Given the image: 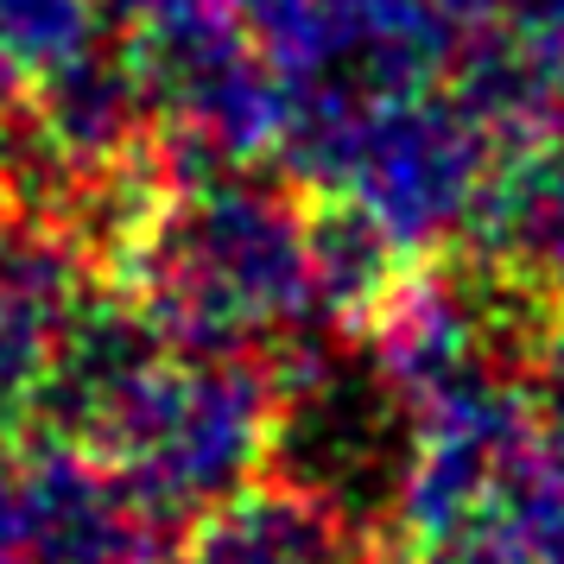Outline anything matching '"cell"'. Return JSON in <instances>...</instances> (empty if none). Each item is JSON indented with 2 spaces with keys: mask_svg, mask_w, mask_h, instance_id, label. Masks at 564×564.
Returning a JSON list of instances; mask_svg holds the SVG:
<instances>
[{
  "mask_svg": "<svg viewBox=\"0 0 564 564\" xmlns=\"http://www.w3.org/2000/svg\"><path fill=\"white\" fill-rule=\"evenodd\" d=\"M172 533L83 437L39 432L0 457V545L20 564H159Z\"/></svg>",
  "mask_w": 564,
  "mask_h": 564,
  "instance_id": "8992f818",
  "label": "cell"
},
{
  "mask_svg": "<svg viewBox=\"0 0 564 564\" xmlns=\"http://www.w3.org/2000/svg\"><path fill=\"white\" fill-rule=\"evenodd\" d=\"M178 564H387V533L285 476H260L184 527Z\"/></svg>",
  "mask_w": 564,
  "mask_h": 564,
  "instance_id": "30bf717a",
  "label": "cell"
},
{
  "mask_svg": "<svg viewBox=\"0 0 564 564\" xmlns=\"http://www.w3.org/2000/svg\"><path fill=\"white\" fill-rule=\"evenodd\" d=\"M102 0H0V102L96 39Z\"/></svg>",
  "mask_w": 564,
  "mask_h": 564,
  "instance_id": "5bb4252c",
  "label": "cell"
},
{
  "mask_svg": "<svg viewBox=\"0 0 564 564\" xmlns=\"http://www.w3.org/2000/svg\"><path fill=\"white\" fill-rule=\"evenodd\" d=\"M254 45L299 96L317 89H412L457 57V20L432 0H235Z\"/></svg>",
  "mask_w": 564,
  "mask_h": 564,
  "instance_id": "52a82bcc",
  "label": "cell"
},
{
  "mask_svg": "<svg viewBox=\"0 0 564 564\" xmlns=\"http://www.w3.org/2000/svg\"><path fill=\"white\" fill-rule=\"evenodd\" d=\"M539 406L552 419V432L564 437V343H552V356H545V381H539Z\"/></svg>",
  "mask_w": 564,
  "mask_h": 564,
  "instance_id": "e0dca14e",
  "label": "cell"
},
{
  "mask_svg": "<svg viewBox=\"0 0 564 564\" xmlns=\"http://www.w3.org/2000/svg\"><path fill=\"white\" fill-rule=\"evenodd\" d=\"M280 159L299 184L361 209L400 248V260H432L476 223L495 140L437 83L317 89L292 108Z\"/></svg>",
  "mask_w": 564,
  "mask_h": 564,
  "instance_id": "7a4b0ae2",
  "label": "cell"
},
{
  "mask_svg": "<svg viewBox=\"0 0 564 564\" xmlns=\"http://www.w3.org/2000/svg\"><path fill=\"white\" fill-rule=\"evenodd\" d=\"M0 564H20V558H13V552H7V545H0Z\"/></svg>",
  "mask_w": 564,
  "mask_h": 564,
  "instance_id": "44dd1931",
  "label": "cell"
},
{
  "mask_svg": "<svg viewBox=\"0 0 564 564\" xmlns=\"http://www.w3.org/2000/svg\"><path fill=\"white\" fill-rule=\"evenodd\" d=\"M280 361L267 349H178L165 343L133 387L83 437L128 476L147 508L191 527L273 469Z\"/></svg>",
  "mask_w": 564,
  "mask_h": 564,
  "instance_id": "3957f363",
  "label": "cell"
},
{
  "mask_svg": "<svg viewBox=\"0 0 564 564\" xmlns=\"http://www.w3.org/2000/svg\"><path fill=\"white\" fill-rule=\"evenodd\" d=\"M552 299H558V305H564V273H558V285H552Z\"/></svg>",
  "mask_w": 564,
  "mask_h": 564,
  "instance_id": "ffe728a7",
  "label": "cell"
},
{
  "mask_svg": "<svg viewBox=\"0 0 564 564\" xmlns=\"http://www.w3.org/2000/svg\"><path fill=\"white\" fill-rule=\"evenodd\" d=\"M140 70L153 89V121L165 133V165L184 178L204 165H248L280 153L299 89L280 64L254 45V32L235 13L184 20V26L140 32Z\"/></svg>",
  "mask_w": 564,
  "mask_h": 564,
  "instance_id": "5b68a950",
  "label": "cell"
},
{
  "mask_svg": "<svg viewBox=\"0 0 564 564\" xmlns=\"http://www.w3.org/2000/svg\"><path fill=\"white\" fill-rule=\"evenodd\" d=\"M128 299L178 349H285L311 324V204L285 178L204 165L159 184L115 248Z\"/></svg>",
  "mask_w": 564,
  "mask_h": 564,
  "instance_id": "6da1fadb",
  "label": "cell"
},
{
  "mask_svg": "<svg viewBox=\"0 0 564 564\" xmlns=\"http://www.w3.org/2000/svg\"><path fill=\"white\" fill-rule=\"evenodd\" d=\"M89 292V248L77 235L0 204V444L39 412L45 368L77 299Z\"/></svg>",
  "mask_w": 564,
  "mask_h": 564,
  "instance_id": "9c48e42d",
  "label": "cell"
},
{
  "mask_svg": "<svg viewBox=\"0 0 564 564\" xmlns=\"http://www.w3.org/2000/svg\"><path fill=\"white\" fill-rule=\"evenodd\" d=\"M513 292L520 285L501 273L476 280L451 267H406L349 343L412 412L482 368H508L520 330L533 324V311Z\"/></svg>",
  "mask_w": 564,
  "mask_h": 564,
  "instance_id": "ba28073f",
  "label": "cell"
},
{
  "mask_svg": "<svg viewBox=\"0 0 564 564\" xmlns=\"http://www.w3.org/2000/svg\"><path fill=\"white\" fill-rule=\"evenodd\" d=\"M545 564H564V488L552 501V513H545Z\"/></svg>",
  "mask_w": 564,
  "mask_h": 564,
  "instance_id": "ac0fdd59",
  "label": "cell"
},
{
  "mask_svg": "<svg viewBox=\"0 0 564 564\" xmlns=\"http://www.w3.org/2000/svg\"><path fill=\"white\" fill-rule=\"evenodd\" d=\"M128 26H184V20H209V13H235V0H108Z\"/></svg>",
  "mask_w": 564,
  "mask_h": 564,
  "instance_id": "9a60e30c",
  "label": "cell"
},
{
  "mask_svg": "<svg viewBox=\"0 0 564 564\" xmlns=\"http://www.w3.org/2000/svg\"><path fill=\"white\" fill-rule=\"evenodd\" d=\"M425 564H432V558H425Z\"/></svg>",
  "mask_w": 564,
  "mask_h": 564,
  "instance_id": "7402d4cb",
  "label": "cell"
},
{
  "mask_svg": "<svg viewBox=\"0 0 564 564\" xmlns=\"http://www.w3.org/2000/svg\"><path fill=\"white\" fill-rule=\"evenodd\" d=\"M451 96L482 121L495 147L564 133V20L501 13L469 26L451 57Z\"/></svg>",
  "mask_w": 564,
  "mask_h": 564,
  "instance_id": "8fae6325",
  "label": "cell"
},
{
  "mask_svg": "<svg viewBox=\"0 0 564 564\" xmlns=\"http://www.w3.org/2000/svg\"><path fill=\"white\" fill-rule=\"evenodd\" d=\"M0 184H7V128H0Z\"/></svg>",
  "mask_w": 564,
  "mask_h": 564,
  "instance_id": "d6986e66",
  "label": "cell"
},
{
  "mask_svg": "<svg viewBox=\"0 0 564 564\" xmlns=\"http://www.w3.org/2000/svg\"><path fill=\"white\" fill-rule=\"evenodd\" d=\"M400 273H406L400 248L361 209L336 197L311 209V317L330 336H356Z\"/></svg>",
  "mask_w": 564,
  "mask_h": 564,
  "instance_id": "4fadbf2b",
  "label": "cell"
},
{
  "mask_svg": "<svg viewBox=\"0 0 564 564\" xmlns=\"http://www.w3.org/2000/svg\"><path fill=\"white\" fill-rule=\"evenodd\" d=\"M437 13H451L457 26H482V20H501V13H558L564 0H432Z\"/></svg>",
  "mask_w": 564,
  "mask_h": 564,
  "instance_id": "2e32d148",
  "label": "cell"
},
{
  "mask_svg": "<svg viewBox=\"0 0 564 564\" xmlns=\"http://www.w3.org/2000/svg\"><path fill=\"white\" fill-rule=\"evenodd\" d=\"M552 482H564V437L539 406V387L513 381L508 368H482L412 406L387 527L419 558H437L482 513Z\"/></svg>",
  "mask_w": 564,
  "mask_h": 564,
  "instance_id": "277c9868",
  "label": "cell"
},
{
  "mask_svg": "<svg viewBox=\"0 0 564 564\" xmlns=\"http://www.w3.org/2000/svg\"><path fill=\"white\" fill-rule=\"evenodd\" d=\"M469 241L482 248L488 273L552 299L564 273V133L513 140L508 159H495Z\"/></svg>",
  "mask_w": 564,
  "mask_h": 564,
  "instance_id": "7c38bea8",
  "label": "cell"
}]
</instances>
